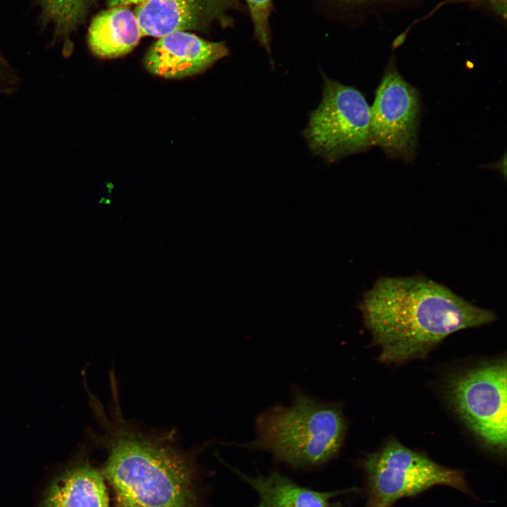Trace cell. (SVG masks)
Listing matches in <instances>:
<instances>
[{"label":"cell","mask_w":507,"mask_h":507,"mask_svg":"<svg viewBox=\"0 0 507 507\" xmlns=\"http://www.w3.org/2000/svg\"><path fill=\"white\" fill-rule=\"evenodd\" d=\"M95 1L38 0L42 19L52 25L55 39L63 42L65 56H69L73 50L70 35L83 22Z\"/></svg>","instance_id":"13"},{"label":"cell","mask_w":507,"mask_h":507,"mask_svg":"<svg viewBox=\"0 0 507 507\" xmlns=\"http://www.w3.org/2000/svg\"><path fill=\"white\" fill-rule=\"evenodd\" d=\"M492 1H499V0H492Z\"/></svg>","instance_id":"18"},{"label":"cell","mask_w":507,"mask_h":507,"mask_svg":"<svg viewBox=\"0 0 507 507\" xmlns=\"http://www.w3.org/2000/svg\"><path fill=\"white\" fill-rule=\"evenodd\" d=\"M327 5L337 8H347L356 6H361L369 3L377 2L382 0H322Z\"/></svg>","instance_id":"15"},{"label":"cell","mask_w":507,"mask_h":507,"mask_svg":"<svg viewBox=\"0 0 507 507\" xmlns=\"http://www.w3.org/2000/svg\"><path fill=\"white\" fill-rule=\"evenodd\" d=\"M142 37L134 12L127 6H113L92 19L87 42L95 56L113 58L130 52Z\"/></svg>","instance_id":"10"},{"label":"cell","mask_w":507,"mask_h":507,"mask_svg":"<svg viewBox=\"0 0 507 507\" xmlns=\"http://www.w3.org/2000/svg\"><path fill=\"white\" fill-rule=\"evenodd\" d=\"M239 0H144L134 13L142 36L161 37L175 31L203 30L213 23L233 24L231 9Z\"/></svg>","instance_id":"8"},{"label":"cell","mask_w":507,"mask_h":507,"mask_svg":"<svg viewBox=\"0 0 507 507\" xmlns=\"http://www.w3.org/2000/svg\"><path fill=\"white\" fill-rule=\"evenodd\" d=\"M235 471L257 493L258 502L255 507H330L332 499L354 491H314L300 486L276 470L268 475L256 476Z\"/></svg>","instance_id":"12"},{"label":"cell","mask_w":507,"mask_h":507,"mask_svg":"<svg viewBox=\"0 0 507 507\" xmlns=\"http://www.w3.org/2000/svg\"><path fill=\"white\" fill-rule=\"evenodd\" d=\"M322 101L304 130L315 154L330 163L371 146L370 107L356 89L324 77Z\"/></svg>","instance_id":"5"},{"label":"cell","mask_w":507,"mask_h":507,"mask_svg":"<svg viewBox=\"0 0 507 507\" xmlns=\"http://www.w3.org/2000/svg\"><path fill=\"white\" fill-rule=\"evenodd\" d=\"M41 507H109L102 474L87 462L70 468L51 484Z\"/></svg>","instance_id":"11"},{"label":"cell","mask_w":507,"mask_h":507,"mask_svg":"<svg viewBox=\"0 0 507 507\" xmlns=\"http://www.w3.org/2000/svg\"><path fill=\"white\" fill-rule=\"evenodd\" d=\"M346 429L339 403L317 399L296 387L289 406L274 405L258 416L254 439L241 446L268 452L293 468H315L338 454Z\"/></svg>","instance_id":"3"},{"label":"cell","mask_w":507,"mask_h":507,"mask_svg":"<svg viewBox=\"0 0 507 507\" xmlns=\"http://www.w3.org/2000/svg\"><path fill=\"white\" fill-rule=\"evenodd\" d=\"M506 363L468 369L449 382V399L467 427L487 446L504 451L507 439Z\"/></svg>","instance_id":"6"},{"label":"cell","mask_w":507,"mask_h":507,"mask_svg":"<svg viewBox=\"0 0 507 507\" xmlns=\"http://www.w3.org/2000/svg\"><path fill=\"white\" fill-rule=\"evenodd\" d=\"M249 13L255 39L268 52L270 51V17L273 0H244Z\"/></svg>","instance_id":"14"},{"label":"cell","mask_w":507,"mask_h":507,"mask_svg":"<svg viewBox=\"0 0 507 507\" xmlns=\"http://www.w3.org/2000/svg\"><path fill=\"white\" fill-rule=\"evenodd\" d=\"M107 411L92 394L90 405L106 447L103 475L120 507H198L191 457L175 444V432L141 428L123 416L118 384L111 379Z\"/></svg>","instance_id":"1"},{"label":"cell","mask_w":507,"mask_h":507,"mask_svg":"<svg viewBox=\"0 0 507 507\" xmlns=\"http://www.w3.org/2000/svg\"><path fill=\"white\" fill-rule=\"evenodd\" d=\"M363 468L366 478L365 507H392L399 499L437 485L472 496L461 470L442 466L394 439L368 455Z\"/></svg>","instance_id":"4"},{"label":"cell","mask_w":507,"mask_h":507,"mask_svg":"<svg viewBox=\"0 0 507 507\" xmlns=\"http://www.w3.org/2000/svg\"><path fill=\"white\" fill-rule=\"evenodd\" d=\"M223 42L204 39L189 31H175L158 38L144 60L146 69L165 78H182L204 72L227 56Z\"/></svg>","instance_id":"9"},{"label":"cell","mask_w":507,"mask_h":507,"mask_svg":"<svg viewBox=\"0 0 507 507\" xmlns=\"http://www.w3.org/2000/svg\"><path fill=\"white\" fill-rule=\"evenodd\" d=\"M8 73L5 65L0 61V94H2L6 89L8 84Z\"/></svg>","instance_id":"16"},{"label":"cell","mask_w":507,"mask_h":507,"mask_svg":"<svg viewBox=\"0 0 507 507\" xmlns=\"http://www.w3.org/2000/svg\"><path fill=\"white\" fill-rule=\"evenodd\" d=\"M359 309L387 363L423 357L449 334L496 320L492 311L420 276L380 277Z\"/></svg>","instance_id":"2"},{"label":"cell","mask_w":507,"mask_h":507,"mask_svg":"<svg viewBox=\"0 0 507 507\" xmlns=\"http://www.w3.org/2000/svg\"><path fill=\"white\" fill-rule=\"evenodd\" d=\"M372 146L389 158L411 162L417 148L420 106L415 89L392 64L387 68L370 107Z\"/></svg>","instance_id":"7"},{"label":"cell","mask_w":507,"mask_h":507,"mask_svg":"<svg viewBox=\"0 0 507 507\" xmlns=\"http://www.w3.org/2000/svg\"><path fill=\"white\" fill-rule=\"evenodd\" d=\"M143 1L144 0H106V4L108 7L127 6L131 4H135L137 6Z\"/></svg>","instance_id":"17"}]
</instances>
